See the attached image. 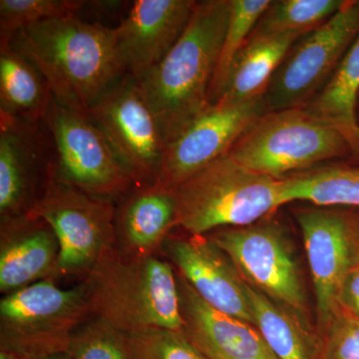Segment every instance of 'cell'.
Segmentation results:
<instances>
[{
    "label": "cell",
    "instance_id": "cell-1",
    "mask_svg": "<svg viewBox=\"0 0 359 359\" xmlns=\"http://www.w3.org/2000/svg\"><path fill=\"white\" fill-rule=\"evenodd\" d=\"M8 41L43 75L55 101L78 112L88 114L126 77L115 27L77 14L33 23Z\"/></svg>",
    "mask_w": 359,
    "mask_h": 359
},
{
    "label": "cell",
    "instance_id": "cell-2",
    "mask_svg": "<svg viewBox=\"0 0 359 359\" xmlns=\"http://www.w3.org/2000/svg\"><path fill=\"white\" fill-rule=\"evenodd\" d=\"M230 14V0L196 4L185 32L138 82L157 118L166 147L210 105V88Z\"/></svg>",
    "mask_w": 359,
    "mask_h": 359
},
{
    "label": "cell",
    "instance_id": "cell-3",
    "mask_svg": "<svg viewBox=\"0 0 359 359\" xmlns=\"http://www.w3.org/2000/svg\"><path fill=\"white\" fill-rule=\"evenodd\" d=\"M84 285L90 313L123 334L183 332L176 271L156 255L125 257L113 245L87 275Z\"/></svg>",
    "mask_w": 359,
    "mask_h": 359
},
{
    "label": "cell",
    "instance_id": "cell-4",
    "mask_svg": "<svg viewBox=\"0 0 359 359\" xmlns=\"http://www.w3.org/2000/svg\"><path fill=\"white\" fill-rule=\"evenodd\" d=\"M283 179L250 171L226 154L173 190L177 226L193 236L250 226L283 205Z\"/></svg>",
    "mask_w": 359,
    "mask_h": 359
},
{
    "label": "cell",
    "instance_id": "cell-5",
    "mask_svg": "<svg viewBox=\"0 0 359 359\" xmlns=\"http://www.w3.org/2000/svg\"><path fill=\"white\" fill-rule=\"evenodd\" d=\"M351 152L344 137L306 107L271 111L257 118L229 155L241 166L276 179L306 171Z\"/></svg>",
    "mask_w": 359,
    "mask_h": 359
},
{
    "label": "cell",
    "instance_id": "cell-6",
    "mask_svg": "<svg viewBox=\"0 0 359 359\" xmlns=\"http://www.w3.org/2000/svg\"><path fill=\"white\" fill-rule=\"evenodd\" d=\"M88 314L84 283L65 290L43 280L7 294L0 302V353L16 359L67 353Z\"/></svg>",
    "mask_w": 359,
    "mask_h": 359
},
{
    "label": "cell",
    "instance_id": "cell-7",
    "mask_svg": "<svg viewBox=\"0 0 359 359\" xmlns=\"http://www.w3.org/2000/svg\"><path fill=\"white\" fill-rule=\"evenodd\" d=\"M45 222L57 238V275L87 276L116 244L112 200L94 197L59 182H49L27 212Z\"/></svg>",
    "mask_w": 359,
    "mask_h": 359
},
{
    "label": "cell",
    "instance_id": "cell-8",
    "mask_svg": "<svg viewBox=\"0 0 359 359\" xmlns=\"http://www.w3.org/2000/svg\"><path fill=\"white\" fill-rule=\"evenodd\" d=\"M359 35V0L344 2L327 22L299 37L276 71L266 112L304 107L320 93Z\"/></svg>",
    "mask_w": 359,
    "mask_h": 359
},
{
    "label": "cell",
    "instance_id": "cell-9",
    "mask_svg": "<svg viewBox=\"0 0 359 359\" xmlns=\"http://www.w3.org/2000/svg\"><path fill=\"white\" fill-rule=\"evenodd\" d=\"M44 123L55 149L57 181L110 200L135 184L88 114L66 108L53 98Z\"/></svg>",
    "mask_w": 359,
    "mask_h": 359
},
{
    "label": "cell",
    "instance_id": "cell-10",
    "mask_svg": "<svg viewBox=\"0 0 359 359\" xmlns=\"http://www.w3.org/2000/svg\"><path fill=\"white\" fill-rule=\"evenodd\" d=\"M231 259L243 280L297 318L306 299L299 266L280 226L257 224L230 228L210 237Z\"/></svg>",
    "mask_w": 359,
    "mask_h": 359
},
{
    "label": "cell",
    "instance_id": "cell-11",
    "mask_svg": "<svg viewBox=\"0 0 359 359\" xmlns=\"http://www.w3.org/2000/svg\"><path fill=\"white\" fill-rule=\"evenodd\" d=\"M88 115L105 135L135 183L138 186L155 184L166 143L138 82L129 76L123 78Z\"/></svg>",
    "mask_w": 359,
    "mask_h": 359
},
{
    "label": "cell",
    "instance_id": "cell-12",
    "mask_svg": "<svg viewBox=\"0 0 359 359\" xmlns=\"http://www.w3.org/2000/svg\"><path fill=\"white\" fill-rule=\"evenodd\" d=\"M266 112L264 97L210 104L168 144L156 185L173 191L185 180L228 154L257 118Z\"/></svg>",
    "mask_w": 359,
    "mask_h": 359
},
{
    "label": "cell",
    "instance_id": "cell-13",
    "mask_svg": "<svg viewBox=\"0 0 359 359\" xmlns=\"http://www.w3.org/2000/svg\"><path fill=\"white\" fill-rule=\"evenodd\" d=\"M42 171L55 175L56 156L44 122L28 123L0 113L1 221L27 214Z\"/></svg>",
    "mask_w": 359,
    "mask_h": 359
},
{
    "label": "cell",
    "instance_id": "cell-14",
    "mask_svg": "<svg viewBox=\"0 0 359 359\" xmlns=\"http://www.w3.org/2000/svg\"><path fill=\"white\" fill-rule=\"evenodd\" d=\"M197 1L137 0L116 26L126 76L140 80L159 65L185 32Z\"/></svg>",
    "mask_w": 359,
    "mask_h": 359
},
{
    "label": "cell",
    "instance_id": "cell-15",
    "mask_svg": "<svg viewBox=\"0 0 359 359\" xmlns=\"http://www.w3.org/2000/svg\"><path fill=\"white\" fill-rule=\"evenodd\" d=\"M162 248L179 275L205 304L255 325L245 280L210 237L167 238Z\"/></svg>",
    "mask_w": 359,
    "mask_h": 359
},
{
    "label": "cell",
    "instance_id": "cell-16",
    "mask_svg": "<svg viewBox=\"0 0 359 359\" xmlns=\"http://www.w3.org/2000/svg\"><path fill=\"white\" fill-rule=\"evenodd\" d=\"M304 249L313 278L318 318L327 327L339 314L340 290L353 264L348 221L325 210L297 212Z\"/></svg>",
    "mask_w": 359,
    "mask_h": 359
},
{
    "label": "cell",
    "instance_id": "cell-17",
    "mask_svg": "<svg viewBox=\"0 0 359 359\" xmlns=\"http://www.w3.org/2000/svg\"><path fill=\"white\" fill-rule=\"evenodd\" d=\"M176 275L183 334L205 358L278 359L257 328L212 308Z\"/></svg>",
    "mask_w": 359,
    "mask_h": 359
},
{
    "label": "cell",
    "instance_id": "cell-18",
    "mask_svg": "<svg viewBox=\"0 0 359 359\" xmlns=\"http://www.w3.org/2000/svg\"><path fill=\"white\" fill-rule=\"evenodd\" d=\"M59 245L50 226L28 214L1 221L0 290L11 294L57 275Z\"/></svg>",
    "mask_w": 359,
    "mask_h": 359
},
{
    "label": "cell",
    "instance_id": "cell-19",
    "mask_svg": "<svg viewBox=\"0 0 359 359\" xmlns=\"http://www.w3.org/2000/svg\"><path fill=\"white\" fill-rule=\"evenodd\" d=\"M138 188L116 210V243L128 257L153 256L177 226L173 191L156 184Z\"/></svg>",
    "mask_w": 359,
    "mask_h": 359
},
{
    "label": "cell",
    "instance_id": "cell-20",
    "mask_svg": "<svg viewBox=\"0 0 359 359\" xmlns=\"http://www.w3.org/2000/svg\"><path fill=\"white\" fill-rule=\"evenodd\" d=\"M52 100L50 87L40 71L8 40H0V113L42 123Z\"/></svg>",
    "mask_w": 359,
    "mask_h": 359
},
{
    "label": "cell",
    "instance_id": "cell-21",
    "mask_svg": "<svg viewBox=\"0 0 359 359\" xmlns=\"http://www.w3.org/2000/svg\"><path fill=\"white\" fill-rule=\"evenodd\" d=\"M299 37L250 35L238 54L221 99L244 102L264 97L269 82Z\"/></svg>",
    "mask_w": 359,
    "mask_h": 359
},
{
    "label": "cell",
    "instance_id": "cell-22",
    "mask_svg": "<svg viewBox=\"0 0 359 359\" xmlns=\"http://www.w3.org/2000/svg\"><path fill=\"white\" fill-rule=\"evenodd\" d=\"M359 93V35L334 75L320 93L304 106L344 137L351 153L359 157V124L356 104Z\"/></svg>",
    "mask_w": 359,
    "mask_h": 359
},
{
    "label": "cell",
    "instance_id": "cell-23",
    "mask_svg": "<svg viewBox=\"0 0 359 359\" xmlns=\"http://www.w3.org/2000/svg\"><path fill=\"white\" fill-rule=\"evenodd\" d=\"M283 205L306 201L318 205L359 208V168L314 167L283 179Z\"/></svg>",
    "mask_w": 359,
    "mask_h": 359
},
{
    "label": "cell",
    "instance_id": "cell-24",
    "mask_svg": "<svg viewBox=\"0 0 359 359\" xmlns=\"http://www.w3.org/2000/svg\"><path fill=\"white\" fill-rule=\"evenodd\" d=\"M245 283L259 334L278 359H318L313 342L294 314Z\"/></svg>",
    "mask_w": 359,
    "mask_h": 359
},
{
    "label": "cell",
    "instance_id": "cell-25",
    "mask_svg": "<svg viewBox=\"0 0 359 359\" xmlns=\"http://www.w3.org/2000/svg\"><path fill=\"white\" fill-rule=\"evenodd\" d=\"M342 0L271 1L250 35L302 37L327 22L344 6Z\"/></svg>",
    "mask_w": 359,
    "mask_h": 359
},
{
    "label": "cell",
    "instance_id": "cell-26",
    "mask_svg": "<svg viewBox=\"0 0 359 359\" xmlns=\"http://www.w3.org/2000/svg\"><path fill=\"white\" fill-rule=\"evenodd\" d=\"M271 2V0H230L228 25L210 88V104L217 102L223 96L236 59Z\"/></svg>",
    "mask_w": 359,
    "mask_h": 359
},
{
    "label": "cell",
    "instance_id": "cell-27",
    "mask_svg": "<svg viewBox=\"0 0 359 359\" xmlns=\"http://www.w3.org/2000/svg\"><path fill=\"white\" fill-rule=\"evenodd\" d=\"M84 1L67 0H1L0 40H8L26 26L59 16L77 14Z\"/></svg>",
    "mask_w": 359,
    "mask_h": 359
},
{
    "label": "cell",
    "instance_id": "cell-28",
    "mask_svg": "<svg viewBox=\"0 0 359 359\" xmlns=\"http://www.w3.org/2000/svg\"><path fill=\"white\" fill-rule=\"evenodd\" d=\"M67 353L70 359H130L126 334L96 318L78 327Z\"/></svg>",
    "mask_w": 359,
    "mask_h": 359
},
{
    "label": "cell",
    "instance_id": "cell-29",
    "mask_svg": "<svg viewBox=\"0 0 359 359\" xmlns=\"http://www.w3.org/2000/svg\"><path fill=\"white\" fill-rule=\"evenodd\" d=\"M126 339L130 359H207L183 332L155 330Z\"/></svg>",
    "mask_w": 359,
    "mask_h": 359
},
{
    "label": "cell",
    "instance_id": "cell-30",
    "mask_svg": "<svg viewBox=\"0 0 359 359\" xmlns=\"http://www.w3.org/2000/svg\"><path fill=\"white\" fill-rule=\"evenodd\" d=\"M330 328L325 359H359V320L337 316Z\"/></svg>",
    "mask_w": 359,
    "mask_h": 359
},
{
    "label": "cell",
    "instance_id": "cell-31",
    "mask_svg": "<svg viewBox=\"0 0 359 359\" xmlns=\"http://www.w3.org/2000/svg\"><path fill=\"white\" fill-rule=\"evenodd\" d=\"M339 306L346 309L353 316L351 318L359 320V264L347 273L340 290Z\"/></svg>",
    "mask_w": 359,
    "mask_h": 359
},
{
    "label": "cell",
    "instance_id": "cell-32",
    "mask_svg": "<svg viewBox=\"0 0 359 359\" xmlns=\"http://www.w3.org/2000/svg\"><path fill=\"white\" fill-rule=\"evenodd\" d=\"M33 359H70L67 353L50 354V355L42 356V358Z\"/></svg>",
    "mask_w": 359,
    "mask_h": 359
}]
</instances>
